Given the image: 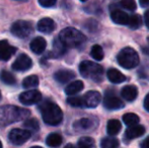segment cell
<instances>
[{"mask_svg": "<svg viewBox=\"0 0 149 148\" xmlns=\"http://www.w3.org/2000/svg\"><path fill=\"white\" fill-rule=\"evenodd\" d=\"M39 109L43 117V121L47 125L57 126L62 122L63 112L61 111L59 106L52 103L51 101H42Z\"/></svg>", "mask_w": 149, "mask_h": 148, "instance_id": "6da1fadb", "label": "cell"}, {"mask_svg": "<svg viewBox=\"0 0 149 148\" xmlns=\"http://www.w3.org/2000/svg\"><path fill=\"white\" fill-rule=\"evenodd\" d=\"M30 116L28 110L20 109L13 106H5L0 108V125H8L10 123L17 122Z\"/></svg>", "mask_w": 149, "mask_h": 148, "instance_id": "7a4b0ae2", "label": "cell"}, {"mask_svg": "<svg viewBox=\"0 0 149 148\" xmlns=\"http://www.w3.org/2000/svg\"><path fill=\"white\" fill-rule=\"evenodd\" d=\"M60 41L67 48H77L85 42V36L74 28H66L61 31L59 35Z\"/></svg>", "mask_w": 149, "mask_h": 148, "instance_id": "3957f363", "label": "cell"}, {"mask_svg": "<svg viewBox=\"0 0 149 148\" xmlns=\"http://www.w3.org/2000/svg\"><path fill=\"white\" fill-rule=\"evenodd\" d=\"M117 60L120 66L125 69H133L139 64V56L133 48L126 47L120 51L117 56Z\"/></svg>", "mask_w": 149, "mask_h": 148, "instance_id": "277c9868", "label": "cell"}, {"mask_svg": "<svg viewBox=\"0 0 149 148\" xmlns=\"http://www.w3.org/2000/svg\"><path fill=\"white\" fill-rule=\"evenodd\" d=\"M79 72L85 78H90L94 81L102 80L104 69L100 65L91 61H83L79 65Z\"/></svg>", "mask_w": 149, "mask_h": 148, "instance_id": "5b68a950", "label": "cell"}, {"mask_svg": "<svg viewBox=\"0 0 149 148\" xmlns=\"http://www.w3.org/2000/svg\"><path fill=\"white\" fill-rule=\"evenodd\" d=\"M33 24L30 22H26V20H17L10 28L11 34L13 36L19 38V39L28 38L33 33Z\"/></svg>", "mask_w": 149, "mask_h": 148, "instance_id": "8992f818", "label": "cell"}, {"mask_svg": "<svg viewBox=\"0 0 149 148\" xmlns=\"http://www.w3.org/2000/svg\"><path fill=\"white\" fill-rule=\"evenodd\" d=\"M31 133L30 130H22V129H13L10 131L8 138L9 141L14 145H22L31 138Z\"/></svg>", "mask_w": 149, "mask_h": 148, "instance_id": "52a82bcc", "label": "cell"}, {"mask_svg": "<svg viewBox=\"0 0 149 148\" xmlns=\"http://www.w3.org/2000/svg\"><path fill=\"white\" fill-rule=\"evenodd\" d=\"M19 101L24 106H31L42 101V93L39 90H28L19 95Z\"/></svg>", "mask_w": 149, "mask_h": 148, "instance_id": "ba28073f", "label": "cell"}, {"mask_svg": "<svg viewBox=\"0 0 149 148\" xmlns=\"http://www.w3.org/2000/svg\"><path fill=\"white\" fill-rule=\"evenodd\" d=\"M31 66H33V61H31V58L28 55H26V54H22L13 62L12 69L18 72H22V71H28L29 69L31 68Z\"/></svg>", "mask_w": 149, "mask_h": 148, "instance_id": "9c48e42d", "label": "cell"}, {"mask_svg": "<svg viewBox=\"0 0 149 148\" xmlns=\"http://www.w3.org/2000/svg\"><path fill=\"white\" fill-rule=\"evenodd\" d=\"M16 48L11 47L6 40L0 41V60L7 61L15 54Z\"/></svg>", "mask_w": 149, "mask_h": 148, "instance_id": "30bf717a", "label": "cell"}, {"mask_svg": "<svg viewBox=\"0 0 149 148\" xmlns=\"http://www.w3.org/2000/svg\"><path fill=\"white\" fill-rule=\"evenodd\" d=\"M84 99V105L87 108H95L100 105L102 101V95L98 91L96 90H90L86 92L83 97Z\"/></svg>", "mask_w": 149, "mask_h": 148, "instance_id": "8fae6325", "label": "cell"}, {"mask_svg": "<svg viewBox=\"0 0 149 148\" xmlns=\"http://www.w3.org/2000/svg\"><path fill=\"white\" fill-rule=\"evenodd\" d=\"M104 106L106 109L108 110H120L124 107V103L119 99V97H115L113 94H108L104 97Z\"/></svg>", "mask_w": 149, "mask_h": 148, "instance_id": "7c38bea8", "label": "cell"}, {"mask_svg": "<svg viewBox=\"0 0 149 148\" xmlns=\"http://www.w3.org/2000/svg\"><path fill=\"white\" fill-rule=\"evenodd\" d=\"M39 32L43 33V34H51L56 28V24L54 20L50 17H44L38 22L37 26Z\"/></svg>", "mask_w": 149, "mask_h": 148, "instance_id": "4fadbf2b", "label": "cell"}, {"mask_svg": "<svg viewBox=\"0 0 149 148\" xmlns=\"http://www.w3.org/2000/svg\"><path fill=\"white\" fill-rule=\"evenodd\" d=\"M31 50L35 54H42L46 50L47 47V42L44 38L42 37H37L31 42Z\"/></svg>", "mask_w": 149, "mask_h": 148, "instance_id": "5bb4252c", "label": "cell"}, {"mask_svg": "<svg viewBox=\"0 0 149 148\" xmlns=\"http://www.w3.org/2000/svg\"><path fill=\"white\" fill-rule=\"evenodd\" d=\"M122 97L127 101H133L138 97V89L135 85H126L122 89Z\"/></svg>", "mask_w": 149, "mask_h": 148, "instance_id": "9a60e30c", "label": "cell"}, {"mask_svg": "<svg viewBox=\"0 0 149 148\" xmlns=\"http://www.w3.org/2000/svg\"><path fill=\"white\" fill-rule=\"evenodd\" d=\"M111 18H112L113 22L117 24H128L130 16L128 15L126 12L122 11V10H120V9H116L112 11V13H111Z\"/></svg>", "mask_w": 149, "mask_h": 148, "instance_id": "2e32d148", "label": "cell"}, {"mask_svg": "<svg viewBox=\"0 0 149 148\" xmlns=\"http://www.w3.org/2000/svg\"><path fill=\"white\" fill-rule=\"evenodd\" d=\"M75 77V74L73 71L71 70H67V69H63L57 71L54 74V78L56 79V81H58L59 83H67L73 79Z\"/></svg>", "mask_w": 149, "mask_h": 148, "instance_id": "e0dca14e", "label": "cell"}, {"mask_svg": "<svg viewBox=\"0 0 149 148\" xmlns=\"http://www.w3.org/2000/svg\"><path fill=\"white\" fill-rule=\"evenodd\" d=\"M145 133V128L141 125H134L130 126L126 130V138L127 139H135L142 136Z\"/></svg>", "mask_w": 149, "mask_h": 148, "instance_id": "ac0fdd59", "label": "cell"}, {"mask_svg": "<svg viewBox=\"0 0 149 148\" xmlns=\"http://www.w3.org/2000/svg\"><path fill=\"white\" fill-rule=\"evenodd\" d=\"M108 78L111 82L113 83H122L126 80V76L122 73L121 71L115 69V68H111V69L108 70Z\"/></svg>", "mask_w": 149, "mask_h": 148, "instance_id": "d6986e66", "label": "cell"}, {"mask_svg": "<svg viewBox=\"0 0 149 148\" xmlns=\"http://www.w3.org/2000/svg\"><path fill=\"white\" fill-rule=\"evenodd\" d=\"M83 87H84V84H83L82 81L75 80L67 85L66 88H65V92L68 95H74L76 93H78L79 91L82 90Z\"/></svg>", "mask_w": 149, "mask_h": 148, "instance_id": "ffe728a7", "label": "cell"}, {"mask_svg": "<svg viewBox=\"0 0 149 148\" xmlns=\"http://www.w3.org/2000/svg\"><path fill=\"white\" fill-rule=\"evenodd\" d=\"M63 139L62 136L58 133H51V134L48 135V137L46 138V144L49 147H58L61 145Z\"/></svg>", "mask_w": 149, "mask_h": 148, "instance_id": "44dd1931", "label": "cell"}, {"mask_svg": "<svg viewBox=\"0 0 149 148\" xmlns=\"http://www.w3.org/2000/svg\"><path fill=\"white\" fill-rule=\"evenodd\" d=\"M122 129V125L118 120H110L108 122V126H107V131L108 134L111 136H116L120 133Z\"/></svg>", "mask_w": 149, "mask_h": 148, "instance_id": "7402d4cb", "label": "cell"}, {"mask_svg": "<svg viewBox=\"0 0 149 148\" xmlns=\"http://www.w3.org/2000/svg\"><path fill=\"white\" fill-rule=\"evenodd\" d=\"M66 46L60 41V39H56L54 41V45H53V51H52V54H53V57H61L62 55H64L65 52H66Z\"/></svg>", "mask_w": 149, "mask_h": 148, "instance_id": "603a6c76", "label": "cell"}, {"mask_svg": "<svg viewBox=\"0 0 149 148\" xmlns=\"http://www.w3.org/2000/svg\"><path fill=\"white\" fill-rule=\"evenodd\" d=\"M39 77L37 75H30V76L26 77V78L22 80V87L24 88H33L39 85Z\"/></svg>", "mask_w": 149, "mask_h": 148, "instance_id": "cb8c5ba5", "label": "cell"}, {"mask_svg": "<svg viewBox=\"0 0 149 148\" xmlns=\"http://www.w3.org/2000/svg\"><path fill=\"white\" fill-rule=\"evenodd\" d=\"M123 122L128 127L134 126V125H137L139 123V117L133 113H127L123 116Z\"/></svg>", "mask_w": 149, "mask_h": 148, "instance_id": "d4e9b609", "label": "cell"}, {"mask_svg": "<svg viewBox=\"0 0 149 148\" xmlns=\"http://www.w3.org/2000/svg\"><path fill=\"white\" fill-rule=\"evenodd\" d=\"M0 79L3 83L8 85H12L16 82V79L14 77V75L10 73L9 71H6V70H2L1 73H0Z\"/></svg>", "mask_w": 149, "mask_h": 148, "instance_id": "484cf974", "label": "cell"}, {"mask_svg": "<svg viewBox=\"0 0 149 148\" xmlns=\"http://www.w3.org/2000/svg\"><path fill=\"white\" fill-rule=\"evenodd\" d=\"M120 142L118 139L112 138V137H107L104 138L100 142V147L102 148H118Z\"/></svg>", "mask_w": 149, "mask_h": 148, "instance_id": "4316f807", "label": "cell"}, {"mask_svg": "<svg viewBox=\"0 0 149 148\" xmlns=\"http://www.w3.org/2000/svg\"><path fill=\"white\" fill-rule=\"evenodd\" d=\"M141 24H142V19L139 14H133V15L130 16L129 22H128V26H129L130 28L137 30V28H139L141 26Z\"/></svg>", "mask_w": 149, "mask_h": 148, "instance_id": "83f0119b", "label": "cell"}, {"mask_svg": "<svg viewBox=\"0 0 149 148\" xmlns=\"http://www.w3.org/2000/svg\"><path fill=\"white\" fill-rule=\"evenodd\" d=\"M90 55L96 61H100V60L104 59V51H102V48L100 45H94L91 48V51H90Z\"/></svg>", "mask_w": 149, "mask_h": 148, "instance_id": "f1b7e54d", "label": "cell"}, {"mask_svg": "<svg viewBox=\"0 0 149 148\" xmlns=\"http://www.w3.org/2000/svg\"><path fill=\"white\" fill-rule=\"evenodd\" d=\"M95 143L94 140L90 137H82L78 140V147L77 148H94Z\"/></svg>", "mask_w": 149, "mask_h": 148, "instance_id": "f546056e", "label": "cell"}, {"mask_svg": "<svg viewBox=\"0 0 149 148\" xmlns=\"http://www.w3.org/2000/svg\"><path fill=\"white\" fill-rule=\"evenodd\" d=\"M92 123L89 119H80L79 121H77L76 123H74V128L76 130H87L91 127Z\"/></svg>", "mask_w": 149, "mask_h": 148, "instance_id": "4dcf8cb0", "label": "cell"}, {"mask_svg": "<svg viewBox=\"0 0 149 148\" xmlns=\"http://www.w3.org/2000/svg\"><path fill=\"white\" fill-rule=\"evenodd\" d=\"M67 103L70 106L75 108L85 107L84 105V99L82 97H70L67 99Z\"/></svg>", "mask_w": 149, "mask_h": 148, "instance_id": "1f68e13d", "label": "cell"}, {"mask_svg": "<svg viewBox=\"0 0 149 148\" xmlns=\"http://www.w3.org/2000/svg\"><path fill=\"white\" fill-rule=\"evenodd\" d=\"M24 125V127L28 128L30 131H38L40 128L39 122H38V120L35 118H30V119H28V120H26Z\"/></svg>", "mask_w": 149, "mask_h": 148, "instance_id": "d6a6232c", "label": "cell"}, {"mask_svg": "<svg viewBox=\"0 0 149 148\" xmlns=\"http://www.w3.org/2000/svg\"><path fill=\"white\" fill-rule=\"evenodd\" d=\"M121 5L123 6L124 8L128 10H135L137 8V5H136L135 0H122L121 1Z\"/></svg>", "mask_w": 149, "mask_h": 148, "instance_id": "836d02e7", "label": "cell"}, {"mask_svg": "<svg viewBox=\"0 0 149 148\" xmlns=\"http://www.w3.org/2000/svg\"><path fill=\"white\" fill-rule=\"evenodd\" d=\"M57 2V0H39L40 5H42L43 7H52L54 6Z\"/></svg>", "mask_w": 149, "mask_h": 148, "instance_id": "e575fe53", "label": "cell"}, {"mask_svg": "<svg viewBox=\"0 0 149 148\" xmlns=\"http://www.w3.org/2000/svg\"><path fill=\"white\" fill-rule=\"evenodd\" d=\"M144 108L147 112H149V93L146 95L145 99H144Z\"/></svg>", "mask_w": 149, "mask_h": 148, "instance_id": "d590c367", "label": "cell"}, {"mask_svg": "<svg viewBox=\"0 0 149 148\" xmlns=\"http://www.w3.org/2000/svg\"><path fill=\"white\" fill-rule=\"evenodd\" d=\"M139 3L142 7H149V0H139Z\"/></svg>", "mask_w": 149, "mask_h": 148, "instance_id": "8d00e7d4", "label": "cell"}, {"mask_svg": "<svg viewBox=\"0 0 149 148\" xmlns=\"http://www.w3.org/2000/svg\"><path fill=\"white\" fill-rule=\"evenodd\" d=\"M141 148H149V136L141 143Z\"/></svg>", "mask_w": 149, "mask_h": 148, "instance_id": "74e56055", "label": "cell"}, {"mask_svg": "<svg viewBox=\"0 0 149 148\" xmlns=\"http://www.w3.org/2000/svg\"><path fill=\"white\" fill-rule=\"evenodd\" d=\"M144 19H145V24L149 28V9L145 12V15H144Z\"/></svg>", "mask_w": 149, "mask_h": 148, "instance_id": "f35d334b", "label": "cell"}, {"mask_svg": "<svg viewBox=\"0 0 149 148\" xmlns=\"http://www.w3.org/2000/svg\"><path fill=\"white\" fill-rule=\"evenodd\" d=\"M142 51L145 55H149V46H146V47L142 48Z\"/></svg>", "mask_w": 149, "mask_h": 148, "instance_id": "ab89813d", "label": "cell"}, {"mask_svg": "<svg viewBox=\"0 0 149 148\" xmlns=\"http://www.w3.org/2000/svg\"><path fill=\"white\" fill-rule=\"evenodd\" d=\"M64 148H75L74 146H73L72 144H70V143H69V144H67L66 146H65Z\"/></svg>", "mask_w": 149, "mask_h": 148, "instance_id": "60d3db41", "label": "cell"}, {"mask_svg": "<svg viewBox=\"0 0 149 148\" xmlns=\"http://www.w3.org/2000/svg\"><path fill=\"white\" fill-rule=\"evenodd\" d=\"M31 148H43V147H40V146H33V147H31Z\"/></svg>", "mask_w": 149, "mask_h": 148, "instance_id": "b9f144b4", "label": "cell"}, {"mask_svg": "<svg viewBox=\"0 0 149 148\" xmlns=\"http://www.w3.org/2000/svg\"><path fill=\"white\" fill-rule=\"evenodd\" d=\"M0 148H2V143H1V141H0Z\"/></svg>", "mask_w": 149, "mask_h": 148, "instance_id": "7bdbcfd3", "label": "cell"}, {"mask_svg": "<svg viewBox=\"0 0 149 148\" xmlns=\"http://www.w3.org/2000/svg\"><path fill=\"white\" fill-rule=\"evenodd\" d=\"M80 1H82V2H84V1H86V0H80Z\"/></svg>", "mask_w": 149, "mask_h": 148, "instance_id": "ee69618b", "label": "cell"}, {"mask_svg": "<svg viewBox=\"0 0 149 148\" xmlns=\"http://www.w3.org/2000/svg\"><path fill=\"white\" fill-rule=\"evenodd\" d=\"M0 99H1V92H0Z\"/></svg>", "mask_w": 149, "mask_h": 148, "instance_id": "f6af8a7d", "label": "cell"}, {"mask_svg": "<svg viewBox=\"0 0 149 148\" xmlns=\"http://www.w3.org/2000/svg\"><path fill=\"white\" fill-rule=\"evenodd\" d=\"M148 41H149V39H148Z\"/></svg>", "mask_w": 149, "mask_h": 148, "instance_id": "bcb514c9", "label": "cell"}]
</instances>
